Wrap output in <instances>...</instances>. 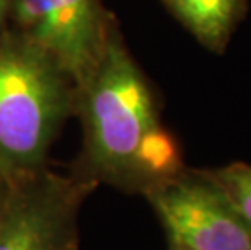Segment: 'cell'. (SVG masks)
<instances>
[{
	"mask_svg": "<svg viewBox=\"0 0 251 250\" xmlns=\"http://www.w3.org/2000/svg\"><path fill=\"white\" fill-rule=\"evenodd\" d=\"M73 115L83 143L70 172L96 185L146 195L185 167L180 145L165 129L151 84L117 23L86 77L75 84Z\"/></svg>",
	"mask_w": 251,
	"mask_h": 250,
	"instance_id": "obj_1",
	"label": "cell"
},
{
	"mask_svg": "<svg viewBox=\"0 0 251 250\" xmlns=\"http://www.w3.org/2000/svg\"><path fill=\"white\" fill-rule=\"evenodd\" d=\"M181 25L202 46L222 51L230 38L242 0H164Z\"/></svg>",
	"mask_w": 251,
	"mask_h": 250,
	"instance_id": "obj_6",
	"label": "cell"
},
{
	"mask_svg": "<svg viewBox=\"0 0 251 250\" xmlns=\"http://www.w3.org/2000/svg\"><path fill=\"white\" fill-rule=\"evenodd\" d=\"M73 103V80L54 58L15 31L0 29V172L10 182L49 166Z\"/></svg>",
	"mask_w": 251,
	"mask_h": 250,
	"instance_id": "obj_2",
	"label": "cell"
},
{
	"mask_svg": "<svg viewBox=\"0 0 251 250\" xmlns=\"http://www.w3.org/2000/svg\"><path fill=\"white\" fill-rule=\"evenodd\" d=\"M12 3V0H0V29L5 28V20H7V10Z\"/></svg>",
	"mask_w": 251,
	"mask_h": 250,
	"instance_id": "obj_9",
	"label": "cell"
},
{
	"mask_svg": "<svg viewBox=\"0 0 251 250\" xmlns=\"http://www.w3.org/2000/svg\"><path fill=\"white\" fill-rule=\"evenodd\" d=\"M96 189L49 166L13 182L0 215V250H79V213Z\"/></svg>",
	"mask_w": 251,
	"mask_h": 250,
	"instance_id": "obj_4",
	"label": "cell"
},
{
	"mask_svg": "<svg viewBox=\"0 0 251 250\" xmlns=\"http://www.w3.org/2000/svg\"><path fill=\"white\" fill-rule=\"evenodd\" d=\"M12 185L13 184L10 182L2 172H0V215H2V211L5 208V203H7L10 192H12Z\"/></svg>",
	"mask_w": 251,
	"mask_h": 250,
	"instance_id": "obj_8",
	"label": "cell"
},
{
	"mask_svg": "<svg viewBox=\"0 0 251 250\" xmlns=\"http://www.w3.org/2000/svg\"><path fill=\"white\" fill-rule=\"evenodd\" d=\"M169 250H186V249L178 247V246H174V244H169Z\"/></svg>",
	"mask_w": 251,
	"mask_h": 250,
	"instance_id": "obj_10",
	"label": "cell"
},
{
	"mask_svg": "<svg viewBox=\"0 0 251 250\" xmlns=\"http://www.w3.org/2000/svg\"><path fill=\"white\" fill-rule=\"evenodd\" d=\"M144 196L169 244L186 250H251V222L206 169L183 167Z\"/></svg>",
	"mask_w": 251,
	"mask_h": 250,
	"instance_id": "obj_3",
	"label": "cell"
},
{
	"mask_svg": "<svg viewBox=\"0 0 251 250\" xmlns=\"http://www.w3.org/2000/svg\"><path fill=\"white\" fill-rule=\"evenodd\" d=\"M206 172L251 222V164L232 163L224 167L206 169Z\"/></svg>",
	"mask_w": 251,
	"mask_h": 250,
	"instance_id": "obj_7",
	"label": "cell"
},
{
	"mask_svg": "<svg viewBox=\"0 0 251 250\" xmlns=\"http://www.w3.org/2000/svg\"><path fill=\"white\" fill-rule=\"evenodd\" d=\"M115 17L104 0H12L5 28L47 52L75 84L102 54Z\"/></svg>",
	"mask_w": 251,
	"mask_h": 250,
	"instance_id": "obj_5",
	"label": "cell"
}]
</instances>
